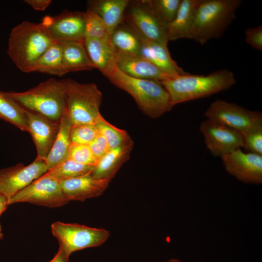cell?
<instances>
[{
    "label": "cell",
    "instance_id": "1",
    "mask_svg": "<svg viewBox=\"0 0 262 262\" xmlns=\"http://www.w3.org/2000/svg\"><path fill=\"white\" fill-rule=\"evenodd\" d=\"M105 76L114 85L131 95L141 111L149 117L158 118L174 106L168 92L159 82L130 77L115 65Z\"/></svg>",
    "mask_w": 262,
    "mask_h": 262
},
{
    "label": "cell",
    "instance_id": "2",
    "mask_svg": "<svg viewBox=\"0 0 262 262\" xmlns=\"http://www.w3.org/2000/svg\"><path fill=\"white\" fill-rule=\"evenodd\" d=\"M168 92L173 106L226 90L236 82L233 73L222 69L208 75L187 73L160 82Z\"/></svg>",
    "mask_w": 262,
    "mask_h": 262
},
{
    "label": "cell",
    "instance_id": "3",
    "mask_svg": "<svg viewBox=\"0 0 262 262\" xmlns=\"http://www.w3.org/2000/svg\"><path fill=\"white\" fill-rule=\"evenodd\" d=\"M54 42L42 22L24 21L12 30L7 53L20 71L30 73L37 59Z\"/></svg>",
    "mask_w": 262,
    "mask_h": 262
},
{
    "label": "cell",
    "instance_id": "4",
    "mask_svg": "<svg viewBox=\"0 0 262 262\" xmlns=\"http://www.w3.org/2000/svg\"><path fill=\"white\" fill-rule=\"evenodd\" d=\"M1 92L24 110L40 114L57 123H60L66 113V79L50 78L24 92Z\"/></svg>",
    "mask_w": 262,
    "mask_h": 262
},
{
    "label": "cell",
    "instance_id": "5",
    "mask_svg": "<svg viewBox=\"0 0 262 262\" xmlns=\"http://www.w3.org/2000/svg\"><path fill=\"white\" fill-rule=\"evenodd\" d=\"M242 0H203L195 15L191 39L204 45L220 37L234 20Z\"/></svg>",
    "mask_w": 262,
    "mask_h": 262
},
{
    "label": "cell",
    "instance_id": "6",
    "mask_svg": "<svg viewBox=\"0 0 262 262\" xmlns=\"http://www.w3.org/2000/svg\"><path fill=\"white\" fill-rule=\"evenodd\" d=\"M66 114L72 125L95 124L101 115L102 95L94 83H80L66 79Z\"/></svg>",
    "mask_w": 262,
    "mask_h": 262
},
{
    "label": "cell",
    "instance_id": "7",
    "mask_svg": "<svg viewBox=\"0 0 262 262\" xmlns=\"http://www.w3.org/2000/svg\"><path fill=\"white\" fill-rule=\"evenodd\" d=\"M51 229L59 247L69 256L79 250L100 246L110 236L109 231L104 229L60 221L53 223Z\"/></svg>",
    "mask_w": 262,
    "mask_h": 262
},
{
    "label": "cell",
    "instance_id": "8",
    "mask_svg": "<svg viewBox=\"0 0 262 262\" xmlns=\"http://www.w3.org/2000/svg\"><path fill=\"white\" fill-rule=\"evenodd\" d=\"M127 21L144 37L167 48L168 25L156 13L148 0L130 1Z\"/></svg>",
    "mask_w": 262,
    "mask_h": 262
},
{
    "label": "cell",
    "instance_id": "9",
    "mask_svg": "<svg viewBox=\"0 0 262 262\" xmlns=\"http://www.w3.org/2000/svg\"><path fill=\"white\" fill-rule=\"evenodd\" d=\"M205 115L209 120L241 133L262 120L261 112L249 110L236 103L220 99H216L210 104Z\"/></svg>",
    "mask_w": 262,
    "mask_h": 262
},
{
    "label": "cell",
    "instance_id": "10",
    "mask_svg": "<svg viewBox=\"0 0 262 262\" xmlns=\"http://www.w3.org/2000/svg\"><path fill=\"white\" fill-rule=\"evenodd\" d=\"M8 202L9 205L28 202L54 208L64 205L69 201L62 190L59 181L41 176L17 192Z\"/></svg>",
    "mask_w": 262,
    "mask_h": 262
},
{
    "label": "cell",
    "instance_id": "11",
    "mask_svg": "<svg viewBox=\"0 0 262 262\" xmlns=\"http://www.w3.org/2000/svg\"><path fill=\"white\" fill-rule=\"evenodd\" d=\"M54 42L65 43L84 41L85 25L84 12L67 10L54 16H46L41 22Z\"/></svg>",
    "mask_w": 262,
    "mask_h": 262
},
{
    "label": "cell",
    "instance_id": "12",
    "mask_svg": "<svg viewBox=\"0 0 262 262\" xmlns=\"http://www.w3.org/2000/svg\"><path fill=\"white\" fill-rule=\"evenodd\" d=\"M48 171L45 160L36 157L30 164H22L0 170V194L8 200Z\"/></svg>",
    "mask_w": 262,
    "mask_h": 262
},
{
    "label": "cell",
    "instance_id": "13",
    "mask_svg": "<svg viewBox=\"0 0 262 262\" xmlns=\"http://www.w3.org/2000/svg\"><path fill=\"white\" fill-rule=\"evenodd\" d=\"M199 130L207 148L214 156H222L243 147L241 132L209 119L201 122Z\"/></svg>",
    "mask_w": 262,
    "mask_h": 262
},
{
    "label": "cell",
    "instance_id": "14",
    "mask_svg": "<svg viewBox=\"0 0 262 262\" xmlns=\"http://www.w3.org/2000/svg\"><path fill=\"white\" fill-rule=\"evenodd\" d=\"M221 158L227 171L239 180L246 183H262V155L245 153L238 148Z\"/></svg>",
    "mask_w": 262,
    "mask_h": 262
},
{
    "label": "cell",
    "instance_id": "15",
    "mask_svg": "<svg viewBox=\"0 0 262 262\" xmlns=\"http://www.w3.org/2000/svg\"><path fill=\"white\" fill-rule=\"evenodd\" d=\"M25 111L28 132L35 145L37 157L45 161L58 135L60 123L40 114Z\"/></svg>",
    "mask_w": 262,
    "mask_h": 262
},
{
    "label": "cell",
    "instance_id": "16",
    "mask_svg": "<svg viewBox=\"0 0 262 262\" xmlns=\"http://www.w3.org/2000/svg\"><path fill=\"white\" fill-rule=\"evenodd\" d=\"M115 63L123 73L135 78L161 82L173 78L140 55L115 51Z\"/></svg>",
    "mask_w": 262,
    "mask_h": 262
},
{
    "label": "cell",
    "instance_id": "17",
    "mask_svg": "<svg viewBox=\"0 0 262 262\" xmlns=\"http://www.w3.org/2000/svg\"><path fill=\"white\" fill-rule=\"evenodd\" d=\"M111 181L93 177L90 173L74 178L59 181L62 190L69 201H83L101 196Z\"/></svg>",
    "mask_w": 262,
    "mask_h": 262
},
{
    "label": "cell",
    "instance_id": "18",
    "mask_svg": "<svg viewBox=\"0 0 262 262\" xmlns=\"http://www.w3.org/2000/svg\"><path fill=\"white\" fill-rule=\"evenodd\" d=\"M131 28L137 35L140 43V56L172 77L175 78L188 73L180 67L172 58L168 48L144 37Z\"/></svg>",
    "mask_w": 262,
    "mask_h": 262
},
{
    "label": "cell",
    "instance_id": "19",
    "mask_svg": "<svg viewBox=\"0 0 262 262\" xmlns=\"http://www.w3.org/2000/svg\"><path fill=\"white\" fill-rule=\"evenodd\" d=\"M203 0H181L174 20L168 25L167 40L191 39L197 9Z\"/></svg>",
    "mask_w": 262,
    "mask_h": 262
},
{
    "label": "cell",
    "instance_id": "20",
    "mask_svg": "<svg viewBox=\"0 0 262 262\" xmlns=\"http://www.w3.org/2000/svg\"><path fill=\"white\" fill-rule=\"evenodd\" d=\"M133 146L132 141L112 149L102 157L90 173L96 179L110 180L115 177L122 164L129 158Z\"/></svg>",
    "mask_w": 262,
    "mask_h": 262
},
{
    "label": "cell",
    "instance_id": "21",
    "mask_svg": "<svg viewBox=\"0 0 262 262\" xmlns=\"http://www.w3.org/2000/svg\"><path fill=\"white\" fill-rule=\"evenodd\" d=\"M129 0H90L87 9L97 14L104 21L109 35L122 22Z\"/></svg>",
    "mask_w": 262,
    "mask_h": 262
},
{
    "label": "cell",
    "instance_id": "22",
    "mask_svg": "<svg viewBox=\"0 0 262 262\" xmlns=\"http://www.w3.org/2000/svg\"><path fill=\"white\" fill-rule=\"evenodd\" d=\"M84 44L91 63L105 76L115 65V51L109 41V37L98 39L86 37Z\"/></svg>",
    "mask_w": 262,
    "mask_h": 262
},
{
    "label": "cell",
    "instance_id": "23",
    "mask_svg": "<svg viewBox=\"0 0 262 262\" xmlns=\"http://www.w3.org/2000/svg\"><path fill=\"white\" fill-rule=\"evenodd\" d=\"M72 124L65 114L60 121L59 130L53 145L45 160L48 170L69 158L68 152L71 144L70 131Z\"/></svg>",
    "mask_w": 262,
    "mask_h": 262
},
{
    "label": "cell",
    "instance_id": "24",
    "mask_svg": "<svg viewBox=\"0 0 262 262\" xmlns=\"http://www.w3.org/2000/svg\"><path fill=\"white\" fill-rule=\"evenodd\" d=\"M84 41H72L62 44L65 74L95 68L89 58Z\"/></svg>",
    "mask_w": 262,
    "mask_h": 262
},
{
    "label": "cell",
    "instance_id": "25",
    "mask_svg": "<svg viewBox=\"0 0 262 262\" xmlns=\"http://www.w3.org/2000/svg\"><path fill=\"white\" fill-rule=\"evenodd\" d=\"M39 72L58 76L65 74L63 64L62 44L54 42L37 59L31 72Z\"/></svg>",
    "mask_w": 262,
    "mask_h": 262
},
{
    "label": "cell",
    "instance_id": "26",
    "mask_svg": "<svg viewBox=\"0 0 262 262\" xmlns=\"http://www.w3.org/2000/svg\"><path fill=\"white\" fill-rule=\"evenodd\" d=\"M109 41L115 51L139 55L141 45L130 26L121 23L109 35Z\"/></svg>",
    "mask_w": 262,
    "mask_h": 262
},
{
    "label": "cell",
    "instance_id": "27",
    "mask_svg": "<svg viewBox=\"0 0 262 262\" xmlns=\"http://www.w3.org/2000/svg\"><path fill=\"white\" fill-rule=\"evenodd\" d=\"M0 118L28 131L25 110L17 103L0 92Z\"/></svg>",
    "mask_w": 262,
    "mask_h": 262
},
{
    "label": "cell",
    "instance_id": "28",
    "mask_svg": "<svg viewBox=\"0 0 262 262\" xmlns=\"http://www.w3.org/2000/svg\"><path fill=\"white\" fill-rule=\"evenodd\" d=\"M95 166L84 165L68 158L49 170L42 177L49 178L60 181L76 178L90 173L92 171Z\"/></svg>",
    "mask_w": 262,
    "mask_h": 262
},
{
    "label": "cell",
    "instance_id": "29",
    "mask_svg": "<svg viewBox=\"0 0 262 262\" xmlns=\"http://www.w3.org/2000/svg\"><path fill=\"white\" fill-rule=\"evenodd\" d=\"M95 125L99 132L106 139L110 150L132 141L125 130L119 129L110 124L101 115L97 119Z\"/></svg>",
    "mask_w": 262,
    "mask_h": 262
},
{
    "label": "cell",
    "instance_id": "30",
    "mask_svg": "<svg viewBox=\"0 0 262 262\" xmlns=\"http://www.w3.org/2000/svg\"><path fill=\"white\" fill-rule=\"evenodd\" d=\"M85 37L106 39L109 37L106 25L102 19L95 12L87 9L84 12Z\"/></svg>",
    "mask_w": 262,
    "mask_h": 262
},
{
    "label": "cell",
    "instance_id": "31",
    "mask_svg": "<svg viewBox=\"0 0 262 262\" xmlns=\"http://www.w3.org/2000/svg\"><path fill=\"white\" fill-rule=\"evenodd\" d=\"M241 134L243 147L248 152L262 155V120L255 123Z\"/></svg>",
    "mask_w": 262,
    "mask_h": 262
},
{
    "label": "cell",
    "instance_id": "32",
    "mask_svg": "<svg viewBox=\"0 0 262 262\" xmlns=\"http://www.w3.org/2000/svg\"><path fill=\"white\" fill-rule=\"evenodd\" d=\"M156 13L168 25L175 19L181 0H148Z\"/></svg>",
    "mask_w": 262,
    "mask_h": 262
},
{
    "label": "cell",
    "instance_id": "33",
    "mask_svg": "<svg viewBox=\"0 0 262 262\" xmlns=\"http://www.w3.org/2000/svg\"><path fill=\"white\" fill-rule=\"evenodd\" d=\"M99 133L95 124L72 125L70 131L71 143L89 145Z\"/></svg>",
    "mask_w": 262,
    "mask_h": 262
},
{
    "label": "cell",
    "instance_id": "34",
    "mask_svg": "<svg viewBox=\"0 0 262 262\" xmlns=\"http://www.w3.org/2000/svg\"><path fill=\"white\" fill-rule=\"evenodd\" d=\"M68 155L69 158L84 165L95 166L98 163L89 145L71 143Z\"/></svg>",
    "mask_w": 262,
    "mask_h": 262
},
{
    "label": "cell",
    "instance_id": "35",
    "mask_svg": "<svg viewBox=\"0 0 262 262\" xmlns=\"http://www.w3.org/2000/svg\"><path fill=\"white\" fill-rule=\"evenodd\" d=\"M245 41L253 49L262 50V26L247 28L245 31Z\"/></svg>",
    "mask_w": 262,
    "mask_h": 262
},
{
    "label": "cell",
    "instance_id": "36",
    "mask_svg": "<svg viewBox=\"0 0 262 262\" xmlns=\"http://www.w3.org/2000/svg\"><path fill=\"white\" fill-rule=\"evenodd\" d=\"M89 146L94 156L98 162L110 150L107 141L100 133L89 144Z\"/></svg>",
    "mask_w": 262,
    "mask_h": 262
},
{
    "label": "cell",
    "instance_id": "37",
    "mask_svg": "<svg viewBox=\"0 0 262 262\" xmlns=\"http://www.w3.org/2000/svg\"><path fill=\"white\" fill-rule=\"evenodd\" d=\"M24 2L30 5L34 10L43 11L49 7L50 0H25Z\"/></svg>",
    "mask_w": 262,
    "mask_h": 262
},
{
    "label": "cell",
    "instance_id": "38",
    "mask_svg": "<svg viewBox=\"0 0 262 262\" xmlns=\"http://www.w3.org/2000/svg\"><path fill=\"white\" fill-rule=\"evenodd\" d=\"M69 256L59 247L57 254L49 262H68Z\"/></svg>",
    "mask_w": 262,
    "mask_h": 262
},
{
    "label": "cell",
    "instance_id": "39",
    "mask_svg": "<svg viewBox=\"0 0 262 262\" xmlns=\"http://www.w3.org/2000/svg\"><path fill=\"white\" fill-rule=\"evenodd\" d=\"M8 205L9 204L7 199L3 195L0 194V216L2 213L6 209ZM3 237V235L0 223V240L2 239Z\"/></svg>",
    "mask_w": 262,
    "mask_h": 262
},
{
    "label": "cell",
    "instance_id": "40",
    "mask_svg": "<svg viewBox=\"0 0 262 262\" xmlns=\"http://www.w3.org/2000/svg\"><path fill=\"white\" fill-rule=\"evenodd\" d=\"M164 262H182L178 259H172Z\"/></svg>",
    "mask_w": 262,
    "mask_h": 262
}]
</instances>
